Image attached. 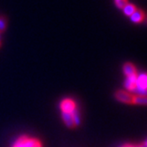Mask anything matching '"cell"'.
Segmentation results:
<instances>
[{
	"instance_id": "obj_1",
	"label": "cell",
	"mask_w": 147,
	"mask_h": 147,
	"mask_svg": "<svg viewBox=\"0 0 147 147\" xmlns=\"http://www.w3.org/2000/svg\"><path fill=\"white\" fill-rule=\"evenodd\" d=\"M114 98L119 102L129 105H138V106H145L147 102L145 95H138V94H134L123 90H119L115 92Z\"/></svg>"
},
{
	"instance_id": "obj_2",
	"label": "cell",
	"mask_w": 147,
	"mask_h": 147,
	"mask_svg": "<svg viewBox=\"0 0 147 147\" xmlns=\"http://www.w3.org/2000/svg\"><path fill=\"white\" fill-rule=\"evenodd\" d=\"M12 147H43V144L36 138L22 136L14 141Z\"/></svg>"
},
{
	"instance_id": "obj_3",
	"label": "cell",
	"mask_w": 147,
	"mask_h": 147,
	"mask_svg": "<svg viewBox=\"0 0 147 147\" xmlns=\"http://www.w3.org/2000/svg\"><path fill=\"white\" fill-rule=\"evenodd\" d=\"M61 113H75L77 111V104L71 98H65L59 103Z\"/></svg>"
},
{
	"instance_id": "obj_4",
	"label": "cell",
	"mask_w": 147,
	"mask_h": 147,
	"mask_svg": "<svg viewBox=\"0 0 147 147\" xmlns=\"http://www.w3.org/2000/svg\"><path fill=\"white\" fill-rule=\"evenodd\" d=\"M123 73L126 76H135L138 75V71H136V68L135 67V66L132 64V63H126L123 66Z\"/></svg>"
},
{
	"instance_id": "obj_5",
	"label": "cell",
	"mask_w": 147,
	"mask_h": 147,
	"mask_svg": "<svg viewBox=\"0 0 147 147\" xmlns=\"http://www.w3.org/2000/svg\"><path fill=\"white\" fill-rule=\"evenodd\" d=\"M130 20L135 23H139L142 22L144 20V13L142 10H138L136 9L134 12V13L130 16Z\"/></svg>"
},
{
	"instance_id": "obj_6",
	"label": "cell",
	"mask_w": 147,
	"mask_h": 147,
	"mask_svg": "<svg viewBox=\"0 0 147 147\" xmlns=\"http://www.w3.org/2000/svg\"><path fill=\"white\" fill-rule=\"evenodd\" d=\"M122 10H123V13L126 15L130 17L134 13V12L136 10V7L134 5H132V4H127V5H126V6Z\"/></svg>"
},
{
	"instance_id": "obj_7",
	"label": "cell",
	"mask_w": 147,
	"mask_h": 147,
	"mask_svg": "<svg viewBox=\"0 0 147 147\" xmlns=\"http://www.w3.org/2000/svg\"><path fill=\"white\" fill-rule=\"evenodd\" d=\"M114 3L118 8H121V9H123L126 6V5L129 4L128 0H114Z\"/></svg>"
},
{
	"instance_id": "obj_8",
	"label": "cell",
	"mask_w": 147,
	"mask_h": 147,
	"mask_svg": "<svg viewBox=\"0 0 147 147\" xmlns=\"http://www.w3.org/2000/svg\"><path fill=\"white\" fill-rule=\"evenodd\" d=\"M7 20L5 17H0V33H2L6 28Z\"/></svg>"
},
{
	"instance_id": "obj_9",
	"label": "cell",
	"mask_w": 147,
	"mask_h": 147,
	"mask_svg": "<svg viewBox=\"0 0 147 147\" xmlns=\"http://www.w3.org/2000/svg\"><path fill=\"white\" fill-rule=\"evenodd\" d=\"M121 147H138V146H136L134 144H124V145H122Z\"/></svg>"
},
{
	"instance_id": "obj_10",
	"label": "cell",
	"mask_w": 147,
	"mask_h": 147,
	"mask_svg": "<svg viewBox=\"0 0 147 147\" xmlns=\"http://www.w3.org/2000/svg\"><path fill=\"white\" fill-rule=\"evenodd\" d=\"M0 46H1V36H0Z\"/></svg>"
}]
</instances>
